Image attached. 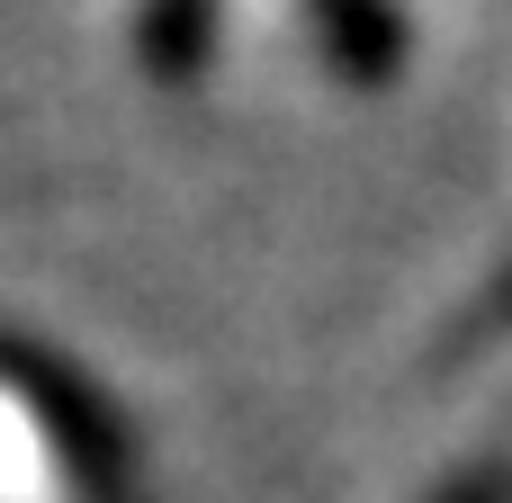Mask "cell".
<instances>
[{"mask_svg": "<svg viewBox=\"0 0 512 503\" xmlns=\"http://www.w3.org/2000/svg\"><path fill=\"white\" fill-rule=\"evenodd\" d=\"M315 18H324V45H333L342 72H360V81H387L396 72L405 27H396L387 0H315Z\"/></svg>", "mask_w": 512, "mask_h": 503, "instance_id": "6da1fadb", "label": "cell"}]
</instances>
